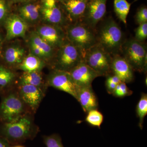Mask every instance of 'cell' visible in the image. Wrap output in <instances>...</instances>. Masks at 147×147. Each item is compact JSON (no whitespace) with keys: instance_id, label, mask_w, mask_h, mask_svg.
Segmentation results:
<instances>
[{"instance_id":"16","label":"cell","mask_w":147,"mask_h":147,"mask_svg":"<svg viewBox=\"0 0 147 147\" xmlns=\"http://www.w3.org/2000/svg\"><path fill=\"white\" fill-rule=\"evenodd\" d=\"M88 0H60L59 2L70 23L81 22Z\"/></svg>"},{"instance_id":"32","label":"cell","mask_w":147,"mask_h":147,"mask_svg":"<svg viewBox=\"0 0 147 147\" xmlns=\"http://www.w3.org/2000/svg\"><path fill=\"white\" fill-rule=\"evenodd\" d=\"M117 84L111 82L108 79H106L105 81V86H106V90L108 93L110 94H113V92L115 89Z\"/></svg>"},{"instance_id":"27","label":"cell","mask_w":147,"mask_h":147,"mask_svg":"<svg viewBox=\"0 0 147 147\" xmlns=\"http://www.w3.org/2000/svg\"><path fill=\"white\" fill-rule=\"evenodd\" d=\"M43 142L46 147H64L60 136L54 134L43 137Z\"/></svg>"},{"instance_id":"14","label":"cell","mask_w":147,"mask_h":147,"mask_svg":"<svg viewBox=\"0 0 147 147\" xmlns=\"http://www.w3.org/2000/svg\"><path fill=\"white\" fill-rule=\"evenodd\" d=\"M74 83L77 88L92 86V84L99 75L90 67L84 60L69 71Z\"/></svg>"},{"instance_id":"34","label":"cell","mask_w":147,"mask_h":147,"mask_svg":"<svg viewBox=\"0 0 147 147\" xmlns=\"http://www.w3.org/2000/svg\"><path fill=\"white\" fill-rule=\"evenodd\" d=\"M11 145L5 139L0 137V147H10Z\"/></svg>"},{"instance_id":"38","label":"cell","mask_w":147,"mask_h":147,"mask_svg":"<svg viewBox=\"0 0 147 147\" xmlns=\"http://www.w3.org/2000/svg\"><path fill=\"white\" fill-rule=\"evenodd\" d=\"M41 1H42V3H43L45 2V1H51V0H41ZM54 1H56L57 2H59L60 0H54Z\"/></svg>"},{"instance_id":"6","label":"cell","mask_w":147,"mask_h":147,"mask_svg":"<svg viewBox=\"0 0 147 147\" xmlns=\"http://www.w3.org/2000/svg\"><path fill=\"white\" fill-rule=\"evenodd\" d=\"M131 65L134 71L146 72L147 46L134 38L125 40L121 49L120 54Z\"/></svg>"},{"instance_id":"12","label":"cell","mask_w":147,"mask_h":147,"mask_svg":"<svg viewBox=\"0 0 147 147\" xmlns=\"http://www.w3.org/2000/svg\"><path fill=\"white\" fill-rule=\"evenodd\" d=\"M107 0H88L84 18L81 22L96 30V26L106 12Z\"/></svg>"},{"instance_id":"11","label":"cell","mask_w":147,"mask_h":147,"mask_svg":"<svg viewBox=\"0 0 147 147\" xmlns=\"http://www.w3.org/2000/svg\"><path fill=\"white\" fill-rule=\"evenodd\" d=\"M16 89L21 99L34 114L45 96L46 92L38 87L27 84L18 85Z\"/></svg>"},{"instance_id":"37","label":"cell","mask_w":147,"mask_h":147,"mask_svg":"<svg viewBox=\"0 0 147 147\" xmlns=\"http://www.w3.org/2000/svg\"><path fill=\"white\" fill-rule=\"evenodd\" d=\"M10 147H25L24 146L21 144H18L13 145V146H11Z\"/></svg>"},{"instance_id":"36","label":"cell","mask_w":147,"mask_h":147,"mask_svg":"<svg viewBox=\"0 0 147 147\" xmlns=\"http://www.w3.org/2000/svg\"><path fill=\"white\" fill-rule=\"evenodd\" d=\"M10 1L13 3H24L32 1L33 0H10Z\"/></svg>"},{"instance_id":"30","label":"cell","mask_w":147,"mask_h":147,"mask_svg":"<svg viewBox=\"0 0 147 147\" xmlns=\"http://www.w3.org/2000/svg\"><path fill=\"white\" fill-rule=\"evenodd\" d=\"M9 13V7L7 0H0V25H3Z\"/></svg>"},{"instance_id":"25","label":"cell","mask_w":147,"mask_h":147,"mask_svg":"<svg viewBox=\"0 0 147 147\" xmlns=\"http://www.w3.org/2000/svg\"><path fill=\"white\" fill-rule=\"evenodd\" d=\"M136 113L139 119V125L141 129L143 128L144 119L147 114V94L142 93L140 100L136 107Z\"/></svg>"},{"instance_id":"9","label":"cell","mask_w":147,"mask_h":147,"mask_svg":"<svg viewBox=\"0 0 147 147\" xmlns=\"http://www.w3.org/2000/svg\"><path fill=\"white\" fill-rule=\"evenodd\" d=\"M48 45L57 50L67 40L65 30L61 27L42 24L35 30Z\"/></svg>"},{"instance_id":"23","label":"cell","mask_w":147,"mask_h":147,"mask_svg":"<svg viewBox=\"0 0 147 147\" xmlns=\"http://www.w3.org/2000/svg\"><path fill=\"white\" fill-rule=\"evenodd\" d=\"M46 64L44 61L30 53L26 56L18 69L25 72L41 71Z\"/></svg>"},{"instance_id":"13","label":"cell","mask_w":147,"mask_h":147,"mask_svg":"<svg viewBox=\"0 0 147 147\" xmlns=\"http://www.w3.org/2000/svg\"><path fill=\"white\" fill-rule=\"evenodd\" d=\"M6 35L5 40L7 41L26 36L29 26L17 13H9L3 24Z\"/></svg>"},{"instance_id":"15","label":"cell","mask_w":147,"mask_h":147,"mask_svg":"<svg viewBox=\"0 0 147 147\" xmlns=\"http://www.w3.org/2000/svg\"><path fill=\"white\" fill-rule=\"evenodd\" d=\"M57 3L52 7H45L42 4L40 10L41 21L42 24L57 26L65 29L70 22L60 5H58Z\"/></svg>"},{"instance_id":"4","label":"cell","mask_w":147,"mask_h":147,"mask_svg":"<svg viewBox=\"0 0 147 147\" xmlns=\"http://www.w3.org/2000/svg\"><path fill=\"white\" fill-rule=\"evenodd\" d=\"M84 53L67 39L57 49L55 57L50 64L51 69L69 72L84 60Z\"/></svg>"},{"instance_id":"10","label":"cell","mask_w":147,"mask_h":147,"mask_svg":"<svg viewBox=\"0 0 147 147\" xmlns=\"http://www.w3.org/2000/svg\"><path fill=\"white\" fill-rule=\"evenodd\" d=\"M30 53L50 64L55 57V50L43 40L34 31L30 34L28 40Z\"/></svg>"},{"instance_id":"35","label":"cell","mask_w":147,"mask_h":147,"mask_svg":"<svg viewBox=\"0 0 147 147\" xmlns=\"http://www.w3.org/2000/svg\"><path fill=\"white\" fill-rule=\"evenodd\" d=\"M4 40L2 34L0 32V57L1 56L2 53L3 44Z\"/></svg>"},{"instance_id":"19","label":"cell","mask_w":147,"mask_h":147,"mask_svg":"<svg viewBox=\"0 0 147 147\" xmlns=\"http://www.w3.org/2000/svg\"><path fill=\"white\" fill-rule=\"evenodd\" d=\"M42 4L32 1L22 3L17 9V13L29 26L37 25L41 21Z\"/></svg>"},{"instance_id":"18","label":"cell","mask_w":147,"mask_h":147,"mask_svg":"<svg viewBox=\"0 0 147 147\" xmlns=\"http://www.w3.org/2000/svg\"><path fill=\"white\" fill-rule=\"evenodd\" d=\"M6 66L15 70L18 69L26 56L25 48L17 42L12 43L5 48L2 54Z\"/></svg>"},{"instance_id":"29","label":"cell","mask_w":147,"mask_h":147,"mask_svg":"<svg viewBox=\"0 0 147 147\" xmlns=\"http://www.w3.org/2000/svg\"><path fill=\"white\" fill-rule=\"evenodd\" d=\"M134 38L139 42H144L147 38V22L139 25L135 30Z\"/></svg>"},{"instance_id":"33","label":"cell","mask_w":147,"mask_h":147,"mask_svg":"<svg viewBox=\"0 0 147 147\" xmlns=\"http://www.w3.org/2000/svg\"><path fill=\"white\" fill-rule=\"evenodd\" d=\"M107 79L110 80L111 82H113L116 84H118L122 82L120 79L117 76L113 74V75H109L107 76Z\"/></svg>"},{"instance_id":"21","label":"cell","mask_w":147,"mask_h":147,"mask_svg":"<svg viewBox=\"0 0 147 147\" xmlns=\"http://www.w3.org/2000/svg\"><path fill=\"white\" fill-rule=\"evenodd\" d=\"M18 76L14 69L0 65V94H4L16 88Z\"/></svg>"},{"instance_id":"8","label":"cell","mask_w":147,"mask_h":147,"mask_svg":"<svg viewBox=\"0 0 147 147\" xmlns=\"http://www.w3.org/2000/svg\"><path fill=\"white\" fill-rule=\"evenodd\" d=\"M48 87H52L76 97L77 87L74 83L69 72L51 69L46 79Z\"/></svg>"},{"instance_id":"5","label":"cell","mask_w":147,"mask_h":147,"mask_svg":"<svg viewBox=\"0 0 147 147\" xmlns=\"http://www.w3.org/2000/svg\"><path fill=\"white\" fill-rule=\"evenodd\" d=\"M67 39L84 53L97 44L96 30L82 22L70 23L65 29Z\"/></svg>"},{"instance_id":"24","label":"cell","mask_w":147,"mask_h":147,"mask_svg":"<svg viewBox=\"0 0 147 147\" xmlns=\"http://www.w3.org/2000/svg\"><path fill=\"white\" fill-rule=\"evenodd\" d=\"M132 3L127 0H114V11L116 16L125 24H127V18L129 13Z\"/></svg>"},{"instance_id":"3","label":"cell","mask_w":147,"mask_h":147,"mask_svg":"<svg viewBox=\"0 0 147 147\" xmlns=\"http://www.w3.org/2000/svg\"><path fill=\"white\" fill-rule=\"evenodd\" d=\"M28 114H34L20 98L16 87L3 95L0 103L1 123L12 122Z\"/></svg>"},{"instance_id":"7","label":"cell","mask_w":147,"mask_h":147,"mask_svg":"<svg viewBox=\"0 0 147 147\" xmlns=\"http://www.w3.org/2000/svg\"><path fill=\"white\" fill-rule=\"evenodd\" d=\"M112 56L97 43L84 54V62L100 76H107L112 73Z\"/></svg>"},{"instance_id":"31","label":"cell","mask_w":147,"mask_h":147,"mask_svg":"<svg viewBox=\"0 0 147 147\" xmlns=\"http://www.w3.org/2000/svg\"><path fill=\"white\" fill-rule=\"evenodd\" d=\"M135 20L138 25L147 22V8L146 6H142L137 10Z\"/></svg>"},{"instance_id":"2","label":"cell","mask_w":147,"mask_h":147,"mask_svg":"<svg viewBox=\"0 0 147 147\" xmlns=\"http://www.w3.org/2000/svg\"><path fill=\"white\" fill-rule=\"evenodd\" d=\"M97 43L111 56L120 54L125 41L120 27L112 17H109L96 30Z\"/></svg>"},{"instance_id":"17","label":"cell","mask_w":147,"mask_h":147,"mask_svg":"<svg viewBox=\"0 0 147 147\" xmlns=\"http://www.w3.org/2000/svg\"><path fill=\"white\" fill-rule=\"evenodd\" d=\"M111 71L125 84L132 82L134 79V70L127 61L120 54L112 56Z\"/></svg>"},{"instance_id":"28","label":"cell","mask_w":147,"mask_h":147,"mask_svg":"<svg viewBox=\"0 0 147 147\" xmlns=\"http://www.w3.org/2000/svg\"><path fill=\"white\" fill-rule=\"evenodd\" d=\"M132 94V91L129 89L126 84L124 82H121L117 85L112 94L116 97L121 98L130 95Z\"/></svg>"},{"instance_id":"20","label":"cell","mask_w":147,"mask_h":147,"mask_svg":"<svg viewBox=\"0 0 147 147\" xmlns=\"http://www.w3.org/2000/svg\"><path fill=\"white\" fill-rule=\"evenodd\" d=\"M76 99L85 113L97 109L98 102L92 86L77 88Z\"/></svg>"},{"instance_id":"1","label":"cell","mask_w":147,"mask_h":147,"mask_svg":"<svg viewBox=\"0 0 147 147\" xmlns=\"http://www.w3.org/2000/svg\"><path fill=\"white\" fill-rule=\"evenodd\" d=\"M39 131L32 114H27L12 122L1 123L0 124V137L7 140L11 146L33 140Z\"/></svg>"},{"instance_id":"26","label":"cell","mask_w":147,"mask_h":147,"mask_svg":"<svg viewBox=\"0 0 147 147\" xmlns=\"http://www.w3.org/2000/svg\"><path fill=\"white\" fill-rule=\"evenodd\" d=\"M87 113L86 120L88 123L92 126L100 128L103 121V116L97 109L90 110Z\"/></svg>"},{"instance_id":"22","label":"cell","mask_w":147,"mask_h":147,"mask_svg":"<svg viewBox=\"0 0 147 147\" xmlns=\"http://www.w3.org/2000/svg\"><path fill=\"white\" fill-rule=\"evenodd\" d=\"M24 84L38 87L45 92L48 87L46 79H43L41 71H23L22 74L18 76L17 86Z\"/></svg>"}]
</instances>
